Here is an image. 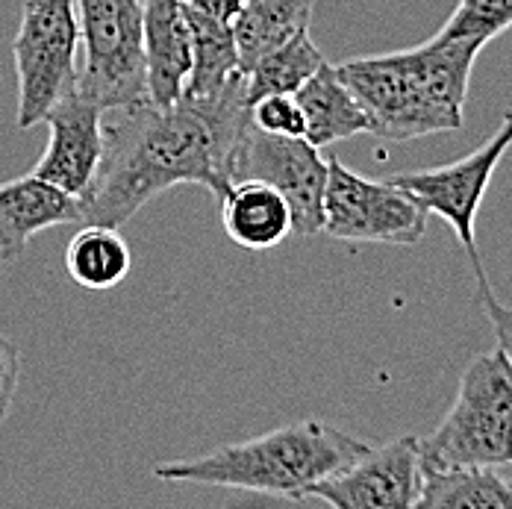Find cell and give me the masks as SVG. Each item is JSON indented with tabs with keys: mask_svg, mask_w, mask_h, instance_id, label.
<instances>
[{
	"mask_svg": "<svg viewBox=\"0 0 512 509\" xmlns=\"http://www.w3.org/2000/svg\"><path fill=\"white\" fill-rule=\"evenodd\" d=\"M507 27H512V0H460L439 36L489 45Z\"/></svg>",
	"mask_w": 512,
	"mask_h": 509,
	"instance_id": "obj_21",
	"label": "cell"
},
{
	"mask_svg": "<svg viewBox=\"0 0 512 509\" xmlns=\"http://www.w3.org/2000/svg\"><path fill=\"white\" fill-rule=\"evenodd\" d=\"M103 159L80 198L83 224L121 227L156 195L192 183L221 201L236 183V151L251 124L248 77H233L218 95L171 106L151 101L109 109Z\"/></svg>",
	"mask_w": 512,
	"mask_h": 509,
	"instance_id": "obj_1",
	"label": "cell"
},
{
	"mask_svg": "<svg viewBox=\"0 0 512 509\" xmlns=\"http://www.w3.org/2000/svg\"><path fill=\"white\" fill-rule=\"evenodd\" d=\"M224 233L245 251H268L292 233L286 198L262 180H239L218 201Z\"/></svg>",
	"mask_w": 512,
	"mask_h": 509,
	"instance_id": "obj_14",
	"label": "cell"
},
{
	"mask_svg": "<svg viewBox=\"0 0 512 509\" xmlns=\"http://www.w3.org/2000/svg\"><path fill=\"white\" fill-rule=\"evenodd\" d=\"M295 98L307 118V139L315 148H327L333 142H345L362 133H371L368 115L357 95L345 86L336 65L324 62L307 83L295 92Z\"/></svg>",
	"mask_w": 512,
	"mask_h": 509,
	"instance_id": "obj_15",
	"label": "cell"
},
{
	"mask_svg": "<svg viewBox=\"0 0 512 509\" xmlns=\"http://www.w3.org/2000/svg\"><path fill=\"white\" fill-rule=\"evenodd\" d=\"M477 295H480V304H483L489 321H492V327H495L498 345L507 351V357H510L512 362V306L501 304V301L495 298L492 286H477Z\"/></svg>",
	"mask_w": 512,
	"mask_h": 509,
	"instance_id": "obj_24",
	"label": "cell"
},
{
	"mask_svg": "<svg viewBox=\"0 0 512 509\" xmlns=\"http://www.w3.org/2000/svg\"><path fill=\"white\" fill-rule=\"evenodd\" d=\"M421 439L401 436L383 448H368L348 468L315 483L307 498L336 509H407L421 495Z\"/></svg>",
	"mask_w": 512,
	"mask_h": 509,
	"instance_id": "obj_10",
	"label": "cell"
},
{
	"mask_svg": "<svg viewBox=\"0 0 512 509\" xmlns=\"http://www.w3.org/2000/svg\"><path fill=\"white\" fill-rule=\"evenodd\" d=\"M315 0H245L233 18L242 71L248 74L268 51L309 30Z\"/></svg>",
	"mask_w": 512,
	"mask_h": 509,
	"instance_id": "obj_17",
	"label": "cell"
},
{
	"mask_svg": "<svg viewBox=\"0 0 512 509\" xmlns=\"http://www.w3.org/2000/svg\"><path fill=\"white\" fill-rule=\"evenodd\" d=\"M186 3L201 9L206 15H212V18H218V21H233L245 0H186Z\"/></svg>",
	"mask_w": 512,
	"mask_h": 509,
	"instance_id": "obj_25",
	"label": "cell"
},
{
	"mask_svg": "<svg viewBox=\"0 0 512 509\" xmlns=\"http://www.w3.org/2000/svg\"><path fill=\"white\" fill-rule=\"evenodd\" d=\"M430 209L392 177L371 180L330 159L321 233L354 245L412 248L427 230Z\"/></svg>",
	"mask_w": 512,
	"mask_h": 509,
	"instance_id": "obj_7",
	"label": "cell"
},
{
	"mask_svg": "<svg viewBox=\"0 0 512 509\" xmlns=\"http://www.w3.org/2000/svg\"><path fill=\"white\" fill-rule=\"evenodd\" d=\"M330 162L304 136H274L248 124L236 151V183L262 180L292 209V233L312 236L324 224V192Z\"/></svg>",
	"mask_w": 512,
	"mask_h": 509,
	"instance_id": "obj_9",
	"label": "cell"
},
{
	"mask_svg": "<svg viewBox=\"0 0 512 509\" xmlns=\"http://www.w3.org/2000/svg\"><path fill=\"white\" fill-rule=\"evenodd\" d=\"M512 148V109L501 127L486 139L477 151H471L460 162H448L439 168H424V171H407V174H392L398 186L412 192L430 212L445 218L457 239L462 242L465 254L471 256L477 286H489L486 268L477 254V212L486 198V189L495 177V168L501 165L504 153Z\"/></svg>",
	"mask_w": 512,
	"mask_h": 509,
	"instance_id": "obj_8",
	"label": "cell"
},
{
	"mask_svg": "<svg viewBox=\"0 0 512 509\" xmlns=\"http://www.w3.org/2000/svg\"><path fill=\"white\" fill-rule=\"evenodd\" d=\"M368 454V445L321 421H295L248 442L224 445L206 457L171 459L154 468L156 480L224 486L256 495L307 501L309 489Z\"/></svg>",
	"mask_w": 512,
	"mask_h": 509,
	"instance_id": "obj_3",
	"label": "cell"
},
{
	"mask_svg": "<svg viewBox=\"0 0 512 509\" xmlns=\"http://www.w3.org/2000/svg\"><path fill=\"white\" fill-rule=\"evenodd\" d=\"M512 465V362L498 345L465 368L445 421L421 439V468Z\"/></svg>",
	"mask_w": 512,
	"mask_h": 509,
	"instance_id": "obj_4",
	"label": "cell"
},
{
	"mask_svg": "<svg viewBox=\"0 0 512 509\" xmlns=\"http://www.w3.org/2000/svg\"><path fill=\"white\" fill-rule=\"evenodd\" d=\"M51 136L33 174L83 198L103 159V106L83 92H71L45 115Z\"/></svg>",
	"mask_w": 512,
	"mask_h": 509,
	"instance_id": "obj_11",
	"label": "cell"
},
{
	"mask_svg": "<svg viewBox=\"0 0 512 509\" xmlns=\"http://www.w3.org/2000/svg\"><path fill=\"white\" fill-rule=\"evenodd\" d=\"M86 51L77 92L103 112L148 101L145 9L142 0H74Z\"/></svg>",
	"mask_w": 512,
	"mask_h": 509,
	"instance_id": "obj_5",
	"label": "cell"
},
{
	"mask_svg": "<svg viewBox=\"0 0 512 509\" xmlns=\"http://www.w3.org/2000/svg\"><path fill=\"white\" fill-rule=\"evenodd\" d=\"M474 39L439 33L410 51L357 56L336 65L345 86L362 103L371 136L407 142L462 127V109L477 53Z\"/></svg>",
	"mask_w": 512,
	"mask_h": 509,
	"instance_id": "obj_2",
	"label": "cell"
},
{
	"mask_svg": "<svg viewBox=\"0 0 512 509\" xmlns=\"http://www.w3.org/2000/svg\"><path fill=\"white\" fill-rule=\"evenodd\" d=\"M80 24L74 0H27L12 42L18 74V130L45 121L56 103L77 89Z\"/></svg>",
	"mask_w": 512,
	"mask_h": 509,
	"instance_id": "obj_6",
	"label": "cell"
},
{
	"mask_svg": "<svg viewBox=\"0 0 512 509\" xmlns=\"http://www.w3.org/2000/svg\"><path fill=\"white\" fill-rule=\"evenodd\" d=\"M183 12H186L189 33H192V71H189L183 95L189 98L218 95L233 77L245 74L242 59H239V45L233 36V21H218L201 9L189 6L186 0H183Z\"/></svg>",
	"mask_w": 512,
	"mask_h": 509,
	"instance_id": "obj_16",
	"label": "cell"
},
{
	"mask_svg": "<svg viewBox=\"0 0 512 509\" xmlns=\"http://www.w3.org/2000/svg\"><path fill=\"white\" fill-rule=\"evenodd\" d=\"M418 509H512V483L495 468H424Z\"/></svg>",
	"mask_w": 512,
	"mask_h": 509,
	"instance_id": "obj_18",
	"label": "cell"
},
{
	"mask_svg": "<svg viewBox=\"0 0 512 509\" xmlns=\"http://www.w3.org/2000/svg\"><path fill=\"white\" fill-rule=\"evenodd\" d=\"M83 224V204L39 174L0 183V262H15L42 230Z\"/></svg>",
	"mask_w": 512,
	"mask_h": 509,
	"instance_id": "obj_12",
	"label": "cell"
},
{
	"mask_svg": "<svg viewBox=\"0 0 512 509\" xmlns=\"http://www.w3.org/2000/svg\"><path fill=\"white\" fill-rule=\"evenodd\" d=\"M133 256L118 227L83 224V230L68 242L65 268L68 277L92 292H106L130 274Z\"/></svg>",
	"mask_w": 512,
	"mask_h": 509,
	"instance_id": "obj_19",
	"label": "cell"
},
{
	"mask_svg": "<svg viewBox=\"0 0 512 509\" xmlns=\"http://www.w3.org/2000/svg\"><path fill=\"white\" fill-rule=\"evenodd\" d=\"M251 121L274 136H304L307 118L295 95H268L251 106Z\"/></svg>",
	"mask_w": 512,
	"mask_h": 509,
	"instance_id": "obj_22",
	"label": "cell"
},
{
	"mask_svg": "<svg viewBox=\"0 0 512 509\" xmlns=\"http://www.w3.org/2000/svg\"><path fill=\"white\" fill-rule=\"evenodd\" d=\"M324 62L327 59L309 39V30H301L280 48L265 53L245 74L248 77V103L254 106L256 101H262L268 95H295Z\"/></svg>",
	"mask_w": 512,
	"mask_h": 509,
	"instance_id": "obj_20",
	"label": "cell"
},
{
	"mask_svg": "<svg viewBox=\"0 0 512 509\" xmlns=\"http://www.w3.org/2000/svg\"><path fill=\"white\" fill-rule=\"evenodd\" d=\"M148 101L171 106L183 98L192 71V33L183 0H142Z\"/></svg>",
	"mask_w": 512,
	"mask_h": 509,
	"instance_id": "obj_13",
	"label": "cell"
},
{
	"mask_svg": "<svg viewBox=\"0 0 512 509\" xmlns=\"http://www.w3.org/2000/svg\"><path fill=\"white\" fill-rule=\"evenodd\" d=\"M18 377H21V354L18 345L0 333V427L12 409L15 401V389H18Z\"/></svg>",
	"mask_w": 512,
	"mask_h": 509,
	"instance_id": "obj_23",
	"label": "cell"
}]
</instances>
